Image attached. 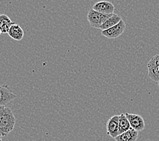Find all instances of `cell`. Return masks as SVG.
Masks as SVG:
<instances>
[{
	"label": "cell",
	"instance_id": "9c48e42d",
	"mask_svg": "<svg viewBox=\"0 0 159 141\" xmlns=\"http://www.w3.org/2000/svg\"><path fill=\"white\" fill-rule=\"evenodd\" d=\"M138 138V132L131 128L116 136L115 139L116 141H137Z\"/></svg>",
	"mask_w": 159,
	"mask_h": 141
},
{
	"label": "cell",
	"instance_id": "6da1fadb",
	"mask_svg": "<svg viewBox=\"0 0 159 141\" xmlns=\"http://www.w3.org/2000/svg\"><path fill=\"white\" fill-rule=\"evenodd\" d=\"M16 124V117L10 108L0 106V136L5 137L12 132Z\"/></svg>",
	"mask_w": 159,
	"mask_h": 141
},
{
	"label": "cell",
	"instance_id": "9a60e30c",
	"mask_svg": "<svg viewBox=\"0 0 159 141\" xmlns=\"http://www.w3.org/2000/svg\"><path fill=\"white\" fill-rule=\"evenodd\" d=\"M0 141H2V137L0 136Z\"/></svg>",
	"mask_w": 159,
	"mask_h": 141
},
{
	"label": "cell",
	"instance_id": "5bb4252c",
	"mask_svg": "<svg viewBox=\"0 0 159 141\" xmlns=\"http://www.w3.org/2000/svg\"><path fill=\"white\" fill-rule=\"evenodd\" d=\"M157 83H158V88H159V81L157 82Z\"/></svg>",
	"mask_w": 159,
	"mask_h": 141
},
{
	"label": "cell",
	"instance_id": "7a4b0ae2",
	"mask_svg": "<svg viewBox=\"0 0 159 141\" xmlns=\"http://www.w3.org/2000/svg\"><path fill=\"white\" fill-rule=\"evenodd\" d=\"M112 14H103L92 8L88 12L87 18L91 26L96 29H100V26L111 16Z\"/></svg>",
	"mask_w": 159,
	"mask_h": 141
},
{
	"label": "cell",
	"instance_id": "277c9868",
	"mask_svg": "<svg viewBox=\"0 0 159 141\" xmlns=\"http://www.w3.org/2000/svg\"><path fill=\"white\" fill-rule=\"evenodd\" d=\"M148 77L154 82L159 81V54L154 55L148 63Z\"/></svg>",
	"mask_w": 159,
	"mask_h": 141
},
{
	"label": "cell",
	"instance_id": "3957f363",
	"mask_svg": "<svg viewBox=\"0 0 159 141\" xmlns=\"http://www.w3.org/2000/svg\"><path fill=\"white\" fill-rule=\"evenodd\" d=\"M126 28L125 22L121 19L118 24L112 26L107 30L102 31V35L108 39H116L120 36Z\"/></svg>",
	"mask_w": 159,
	"mask_h": 141
},
{
	"label": "cell",
	"instance_id": "8fae6325",
	"mask_svg": "<svg viewBox=\"0 0 159 141\" xmlns=\"http://www.w3.org/2000/svg\"><path fill=\"white\" fill-rule=\"evenodd\" d=\"M14 22L6 14H0V30L2 33H7Z\"/></svg>",
	"mask_w": 159,
	"mask_h": 141
},
{
	"label": "cell",
	"instance_id": "ba28073f",
	"mask_svg": "<svg viewBox=\"0 0 159 141\" xmlns=\"http://www.w3.org/2000/svg\"><path fill=\"white\" fill-rule=\"evenodd\" d=\"M92 8L98 12L107 14H114L115 10V6L111 2L108 1L98 2L93 5Z\"/></svg>",
	"mask_w": 159,
	"mask_h": 141
},
{
	"label": "cell",
	"instance_id": "30bf717a",
	"mask_svg": "<svg viewBox=\"0 0 159 141\" xmlns=\"http://www.w3.org/2000/svg\"><path fill=\"white\" fill-rule=\"evenodd\" d=\"M7 34H8L9 36L11 38H12L13 40L16 41H20L23 39L25 33L23 29H22V27L19 25L14 23L11 26Z\"/></svg>",
	"mask_w": 159,
	"mask_h": 141
},
{
	"label": "cell",
	"instance_id": "4fadbf2b",
	"mask_svg": "<svg viewBox=\"0 0 159 141\" xmlns=\"http://www.w3.org/2000/svg\"><path fill=\"white\" fill-rule=\"evenodd\" d=\"M131 128L129 124V120H127L125 114L121 113L119 115V134L129 130V129H130Z\"/></svg>",
	"mask_w": 159,
	"mask_h": 141
},
{
	"label": "cell",
	"instance_id": "8992f818",
	"mask_svg": "<svg viewBox=\"0 0 159 141\" xmlns=\"http://www.w3.org/2000/svg\"><path fill=\"white\" fill-rule=\"evenodd\" d=\"M129 121L131 128L139 132L142 131L145 129V121L143 120L142 117L137 114H131L126 113H125Z\"/></svg>",
	"mask_w": 159,
	"mask_h": 141
},
{
	"label": "cell",
	"instance_id": "7c38bea8",
	"mask_svg": "<svg viewBox=\"0 0 159 141\" xmlns=\"http://www.w3.org/2000/svg\"><path fill=\"white\" fill-rule=\"evenodd\" d=\"M121 19L122 18H121V17L119 16V15L116 14H112L111 15V16L108 18L107 20L100 26V29H101L102 31H104V30H107L109 28H111L112 26L118 24L120 21Z\"/></svg>",
	"mask_w": 159,
	"mask_h": 141
},
{
	"label": "cell",
	"instance_id": "2e32d148",
	"mask_svg": "<svg viewBox=\"0 0 159 141\" xmlns=\"http://www.w3.org/2000/svg\"><path fill=\"white\" fill-rule=\"evenodd\" d=\"M2 34V31H1V30H0V35H1Z\"/></svg>",
	"mask_w": 159,
	"mask_h": 141
},
{
	"label": "cell",
	"instance_id": "52a82bcc",
	"mask_svg": "<svg viewBox=\"0 0 159 141\" xmlns=\"http://www.w3.org/2000/svg\"><path fill=\"white\" fill-rule=\"evenodd\" d=\"M119 115H114L110 118L107 123V134L113 139L119 135Z\"/></svg>",
	"mask_w": 159,
	"mask_h": 141
},
{
	"label": "cell",
	"instance_id": "5b68a950",
	"mask_svg": "<svg viewBox=\"0 0 159 141\" xmlns=\"http://www.w3.org/2000/svg\"><path fill=\"white\" fill-rule=\"evenodd\" d=\"M16 98L7 85H0V106H6Z\"/></svg>",
	"mask_w": 159,
	"mask_h": 141
}]
</instances>
